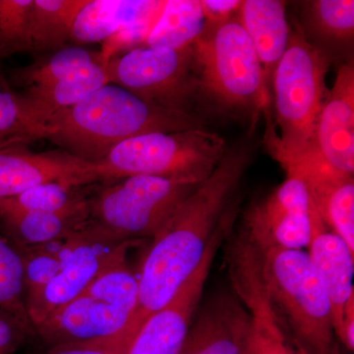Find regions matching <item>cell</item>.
Returning a JSON list of instances; mask_svg holds the SVG:
<instances>
[{
	"label": "cell",
	"mask_w": 354,
	"mask_h": 354,
	"mask_svg": "<svg viewBox=\"0 0 354 354\" xmlns=\"http://www.w3.org/2000/svg\"><path fill=\"white\" fill-rule=\"evenodd\" d=\"M227 152L223 137L199 127L132 137L114 147L97 165L102 180L150 176L203 181Z\"/></svg>",
	"instance_id": "7"
},
{
	"label": "cell",
	"mask_w": 354,
	"mask_h": 354,
	"mask_svg": "<svg viewBox=\"0 0 354 354\" xmlns=\"http://www.w3.org/2000/svg\"><path fill=\"white\" fill-rule=\"evenodd\" d=\"M109 83L125 88L149 104L192 113L197 77L192 44L172 50L135 48L108 62Z\"/></svg>",
	"instance_id": "9"
},
{
	"label": "cell",
	"mask_w": 354,
	"mask_h": 354,
	"mask_svg": "<svg viewBox=\"0 0 354 354\" xmlns=\"http://www.w3.org/2000/svg\"><path fill=\"white\" fill-rule=\"evenodd\" d=\"M250 153L227 150L216 169L178 205L153 239L138 279V301L120 333L134 341L144 323L174 298L201 263L227 202L239 187Z\"/></svg>",
	"instance_id": "1"
},
{
	"label": "cell",
	"mask_w": 354,
	"mask_h": 354,
	"mask_svg": "<svg viewBox=\"0 0 354 354\" xmlns=\"http://www.w3.org/2000/svg\"><path fill=\"white\" fill-rule=\"evenodd\" d=\"M201 6L207 25L218 24L230 19L241 7L239 0H202Z\"/></svg>",
	"instance_id": "33"
},
{
	"label": "cell",
	"mask_w": 354,
	"mask_h": 354,
	"mask_svg": "<svg viewBox=\"0 0 354 354\" xmlns=\"http://www.w3.org/2000/svg\"><path fill=\"white\" fill-rule=\"evenodd\" d=\"M201 183L176 177H125L87 199L84 225L118 241L153 239Z\"/></svg>",
	"instance_id": "6"
},
{
	"label": "cell",
	"mask_w": 354,
	"mask_h": 354,
	"mask_svg": "<svg viewBox=\"0 0 354 354\" xmlns=\"http://www.w3.org/2000/svg\"><path fill=\"white\" fill-rule=\"evenodd\" d=\"M135 241H118L83 225L64 241L62 270L34 297L25 300L32 328L78 297L97 277L127 262Z\"/></svg>",
	"instance_id": "10"
},
{
	"label": "cell",
	"mask_w": 354,
	"mask_h": 354,
	"mask_svg": "<svg viewBox=\"0 0 354 354\" xmlns=\"http://www.w3.org/2000/svg\"><path fill=\"white\" fill-rule=\"evenodd\" d=\"M232 215L221 218L205 251L201 263L165 306L144 323L127 354H179L191 326V319L201 298L209 268L223 237L232 225Z\"/></svg>",
	"instance_id": "12"
},
{
	"label": "cell",
	"mask_w": 354,
	"mask_h": 354,
	"mask_svg": "<svg viewBox=\"0 0 354 354\" xmlns=\"http://www.w3.org/2000/svg\"><path fill=\"white\" fill-rule=\"evenodd\" d=\"M327 53L291 30L288 48L272 76L274 124L266 142L283 169L308 152L328 88Z\"/></svg>",
	"instance_id": "3"
},
{
	"label": "cell",
	"mask_w": 354,
	"mask_h": 354,
	"mask_svg": "<svg viewBox=\"0 0 354 354\" xmlns=\"http://www.w3.org/2000/svg\"><path fill=\"white\" fill-rule=\"evenodd\" d=\"M64 241L21 250L24 263L25 300L43 290L62 270Z\"/></svg>",
	"instance_id": "30"
},
{
	"label": "cell",
	"mask_w": 354,
	"mask_h": 354,
	"mask_svg": "<svg viewBox=\"0 0 354 354\" xmlns=\"http://www.w3.org/2000/svg\"><path fill=\"white\" fill-rule=\"evenodd\" d=\"M100 59H104L100 51L95 53L80 46H65L46 59L18 70L14 77L21 85L27 87V91L39 90L59 82L77 70Z\"/></svg>",
	"instance_id": "25"
},
{
	"label": "cell",
	"mask_w": 354,
	"mask_h": 354,
	"mask_svg": "<svg viewBox=\"0 0 354 354\" xmlns=\"http://www.w3.org/2000/svg\"><path fill=\"white\" fill-rule=\"evenodd\" d=\"M285 171L304 181L325 225L354 252L353 176L335 171L310 156L300 158Z\"/></svg>",
	"instance_id": "15"
},
{
	"label": "cell",
	"mask_w": 354,
	"mask_h": 354,
	"mask_svg": "<svg viewBox=\"0 0 354 354\" xmlns=\"http://www.w3.org/2000/svg\"><path fill=\"white\" fill-rule=\"evenodd\" d=\"M192 50L197 95L221 113L244 114L253 121L261 113L269 115L271 94L266 88L259 57L237 12L223 22L206 25L192 44Z\"/></svg>",
	"instance_id": "4"
},
{
	"label": "cell",
	"mask_w": 354,
	"mask_h": 354,
	"mask_svg": "<svg viewBox=\"0 0 354 354\" xmlns=\"http://www.w3.org/2000/svg\"><path fill=\"white\" fill-rule=\"evenodd\" d=\"M86 200L79 188L62 183H46L0 200V212L62 213L75 208Z\"/></svg>",
	"instance_id": "27"
},
{
	"label": "cell",
	"mask_w": 354,
	"mask_h": 354,
	"mask_svg": "<svg viewBox=\"0 0 354 354\" xmlns=\"http://www.w3.org/2000/svg\"><path fill=\"white\" fill-rule=\"evenodd\" d=\"M310 225L307 254L329 295L335 335L341 339L344 308L354 295V252L328 228L312 202Z\"/></svg>",
	"instance_id": "16"
},
{
	"label": "cell",
	"mask_w": 354,
	"mask_h": 354,
	"mask_svg": "<svg viewBox=\"0 0 354 354\" xmlns=\"http://www.w3.org/2000/svg\"><path fill=\"white\" fill-rule=\"evenodd\" d=\"M0 309L31 326L25 306L22 252L0 230Z\"/></svg>",
	"instance_id": "28"
},
{
	"label": "cell",
	"mask_w": 354,
	"mask_h": 354,
	"mask_svg": "<svg viewBox=\"0 0 354 354\" xmlns=\"http://www.w3.org/2000/svg\"><path fill=\"white\" fill-rule=\"evenodd\" d=\"M34 0H0V57L32 51L31 11Z\"/></svg>",
	"instance_id": "29"
},
{
	"label": "cell",
	"mask_w": 354,
	"mask_h": 354,
	"mask_svg": "<svg viewBox=\"0 0 354 354\" xmlns=\"http://www.w3.org/2000/svg\"><path fill=\"white\" fill-rule=\"evenodd\" d=\"M310 156L335 171L354 172V67L342 64L334 85L328 88L317 120Z\"/></svg>",
	"instance_id": "14"
},
{
	"label": "cell",
	"mask_w": 354,
	"mask_h": 354,
	"mask_svg": "<svg viewBox=\"0 0 354 354\" xmlns=\"http://www.w3.org/2000/svg\"><path fill=\"white\" fill-rule=\"evenodd\" d=\"M207 22L198 0L165 1L144 46L178 50L194 43Z\"/></svg>",
	"instance_id": "22"
},
{
	"label": "cell",
	"mask_w": 354,
	"mask_h": 354,
	"mask_svg": "<svg viewBox=\"0 0 354 354\" xmlns=\"http://www.w3.org/2000/svg\"><path fill=\"white\" fill-rule=\"evenodd\" d=\"M88 0H34L31 11L32 51H57L71 39L78 13Z\"/></svg>",
	"instance_id": "23"
},
{
	"label": "cell",
	"mask_w": 354,
	"mask_h": 354,
	"mask_svg": "<svg viewBox=\"0 0 354 354\" xmlns=\"http://www.w3.org/2000/svg\"><path fill=\"white\" fill-rule=\"evenodd\" d=\"M249 314L235 293H218L190 326L179 354H244Z\"/></svg>",
	"instance_id": "17"
},
{
	"label": "cell",
	"mask_w": 354,
	"mask_h": 354,
	"mask_svg": "<svg viewBox=\"0 0 354 354\" xmlns=\"http://www.w3.org/2000/svg\"><path fill=\"white\" fill-rule=\"evenodd\" d=\"M32 330L31 326L0 309V354L15 353Z\"/></svg>",
	"instance_id": "32"
},
{
	"label": "cell",
	"mask_w": 354,
	"mask_h": 354,
	"mask_svg": "<svg viewBox=\"0 0 354 354\" xmlns=\"http://www.w3.org/2000/svg\"><path fill=\"white\" fill-rule=\"evenodd\" d=\"M203 127L193 113L149 104L109 83L82 102L46 120L48 137L60 150L99 164L125 140L150 132H176Z\"/></svg>",
	"instance_id": "2"
},
{
	"label": "cell",
	"mask_w": 354,
	"mask_h": 354,
	"mask_svg": "<svg viewBox=\"0 0 354 354\" xmlns=\"http://www.w3.org/2000/svg\"><path fill=\"white\" fill-rule=\"evenodd\" d=\"M310 200L301 179L286 174L283 183L253 203L244 216V236L258 250H302L309 243Z\"/></svg>",
	"instance_id": "11"
},
{
	"label": "cell",
	"mask_w": 354,
	"mask_h": 354,
	"mask_svg": "<svg viewBox=\"0 0 354 354\" xmlns=\"http://www.w3.org/2000/svg\"><path fill=\"white\" fill-rule=\"evenodd\" d=\"M48 128L0 77V147L46 139Z\"/></svg>",
	"instance_id": "24"
},
{
	"label": "cell",
	"mask_w": 354,
	"mask_h": 354,
	"mask_svg": "<svg viewBox=\"0 0 354 354\" xmlns=\"http://www.w3.org/2000/svg\"><path fill=\"white\" fill-rule=\"evenodd\" d=\"M237 14L259 57L266 88L271 94L274 70L290 38L286 3L279 0H245L241 1Z\"/></svg>",
	"instance_id": "18"
},
{
	"label": "cell",
	"mask_w": 354,
	"mask_h": 354,
	"mask_svg": "<svg viewBox=\"0 0 354 354\" xmlns=\"http://www.w3.org/2000/svg\"><path fill=\"white\" fill-rule=\"evenodd\" d=\"M109 83L108 62L100 59L77 70L59 82L39 90L27 91L22 95L36 118L46 125V120L51 115L76 106Z\"/></svg>",
	"instance_id": "21"
},
{
	"label": "cell",
	"mask_w": 354,
	"mask_h": 354,
	"mask_svg": "<svg viewBox=\"0 0 354 354\" xmlns=\"http://www.w3.org/2000/svg\"><path fill=\"white\" fill-rule=\"evenodd\" d=\"M258 253L272 304L286 316L301 353L337 354L329 295L308 254L281 248Z\"/></svg>",
	"instance_id": "5"
},
{
	"label": "cell",
	"mask_w": 354,
	"mask_h": 354,
	"mask_svg": "<svg viewBox=\"0 0 354 354\" xmlns=\"http://www.w3.org/2000/svg\"><path fill=\"white\" fill-rule=\"evenodd\" d=\"M102 180L99 165L64 150L32 152L26 145L0 147V200L57 183L80 188Z\"/></svg>",
	"instance_id": "13"
},
{
	"label": "cell",
	"mask_w": 354,
	"mask_h": 354,
	"mask_svg": "<svg viewBox=\"0 0 354 354\" xmlns=\"http://www.w3.org/2000/svg\"><path fill=\"white\" fill-rule=\"evenodd\" d=\"M87 200L62 213L0 212V230L20 250L62 241L85 225Z\"/></svg>",
	"instance_id": "20"
},
{
	"label": "cell",
	"mask_w": 354,
	"mask_h": 354,
	"mask_svg": "<svg viewBox=\"0 0 354 354\" xmlns=\"http://www.w3.org/2000/svg\"><path fill=\"white\" fill-rule=\"evenodd\" d=\"M309 30L327 44H349L354 35L353 0H315L305 2Z\"/></svg>",
	"instance_id": "26"
},
{
	"label": "cell",
	"mask_w": 354,
	"mask_h": 354,
	"mask_svg": "<svg viewBox=\"0 0 354 354\" xmlns=\"http://www.w3.org/2000/svg\"><path fill=\"white\" fill-rule=\"evenodd\" d=\"M132 342L120 335H115L95 341L51 346L46 354H127Z\"/></svg>",
	"instance_id": "31"
},
{
	"label": "cell",
	"mask_w": 354,
	"mask_h": 354,
	"mask_svg": "<svg viewBox=\"0 0 354 354\" xmlns=\"http://www.w3.org/2000/svg\"><path fill=\"white\" fill-rule=\"evenodd\" d=\"M137 301L138 279L124 262L97 277L32 330L48 348L106 339L127 328Z\"/></svg>",
	"instance_id": "8"
},
{
	"label": "cell",
	"mask_w": 354,
	"mask_h": 354,
	"mask_svg": "<svg viewBox=\"0 0 354 354\" xmlns=\"http://www.w3.org/2000/svg\"><path fill=\"white\" fill-rule=\"evenodd\" d=\"M164 4L151 0H88L77 15L70 41L104 43L124 28L156 19Z\"/></svg>",
	"instance_id": "19"
},
{
	"label": "cell",
	"mask_w": 354,
	"mask_h": 354,
	"mask_svg": "<svg viewBox=\"0 0 354 354\" xmlns=\"http://www.w3.org/2000/svg\"><path fill=\"white\" fill-rule=\"evenodd\" d=\"M339 341L346 346L348 351L354 348V295L348 300L344 313V322Z\"/></svg>",
	"instance_id": "34"
}]
</instances>
